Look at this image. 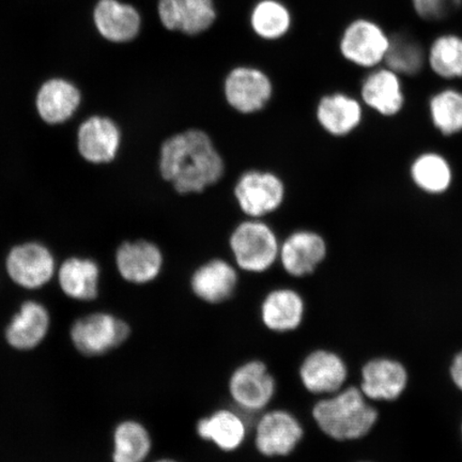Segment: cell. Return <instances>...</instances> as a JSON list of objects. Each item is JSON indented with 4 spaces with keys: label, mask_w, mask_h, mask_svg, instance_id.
Instances as JSON below:
<instances>
[{
    "label": "cell",
    "mask_w": 462,
    "mask_h": 462,
    "mask_svg": "<svg viewBox=\"0 0 462 462\" xmlns=\"http://www.w3.org/2000/svg\"><path fill=\"white\" fill-rule=\"evenodd\" d=\"M159 171L178 194H201L221 181L225 162L211 136L192 128L175 133L162 143Z\"/></svg>",
    "instance_id": "1"
},
{
    "label": "cell",
    "mask_w": 462,
    "mask_h": 462,
    "mask_svg": "<svg viewBox=\"0 0 462 462\" xmlns=\"http://www.w3.org/2000/svg\"><path fill=\"white\" fill-rule=\"evenodd\" d=\"M360 388L348 386L325 396L311 409L318 429L337 442L360 440L377 424L378 410L367 402Z\"/></svg>",
    "instance_id": "2"
},
{
    "label": "cell",
    "mask_w": 462,
    "mask_h": 462,
    "mask_svg": "<svg viewBox=\"0 0 462 462\" xmlns=\"http://www.w3.org/2000/svg\"><path fill=\"white\" fill-rule=\"evenodd\" d=\"M228 244L236 267L247 273H267L279 260L281 245L275 231L260 218L236 225Z\"/></svg>",
    "instance_id": "3"
},
{
    "label": "cell",
    "mask_w": 462,
    "mask_h": 462,
    "mask_svg": "<svg viewBox=\"0 0 462 462\" xmlns=\"http://www.w3.org/2000/svg\"><path fill=\"white\" fill-rule=\"evenodd\" d=\"M228 393L241 411L259 413L273 401L276 381L267 364L260 360L246 361L231 373Z\"/></svg>",
    "instance_id": "4"
},
{
    "label": "cell",
    "mask_w": 462,
    "mask_h": 462,
    "mask_svg": "<svg viewBox=\"0 0 462 462\" xmlns=\"http://www.w3.org/2000/svg\"><path fill=\"white\" fill-rule=\"evenodd\" d=\"M240 210L250 218H262L284 204V181L273 171L252 170L242 173L234 188Z\"/></svg>",
    "instance_id": "5"
},
{
    "label": "cell",
    "mask_w": 462,
    "mask_h": 462,
    "mask_svg": "<svg viewBox=\"0 0 462 462\" xmlns=\"http://www.w3.org/2000/svg\"><path fill=\"white\" fill-rule=\"evenodd\" d=\"M304 438L301 421L288 410L263 412L255 429V448L265 458L291 456Z\"/></svg>",
    "instance_id": "6"
},
{
    "label": "cell",
    "mask_w": 462,
    "mask_h": 462,
    "mask_svg": "<svg viewBox=\"0 0 462 462\" xmlns=\"http://www.w3.org/2000/svg\"><path fill=\"white\" fill-rule=\"evenodd\" d=\"M130 327L125 320L111 314L96 313L80 318L71 328L75 348L84 356L107 354L125 343Z\"/></svg>",
    "instance_id": "7"
},
{
    "label": "cell",
    "mask_w": 462,
    "mask_h": 462,
    "mask_svg": "<svg viewBox=\"0 0 462 462\" xmlns=\"http://www.w3.org/2000/svg\"><path fill=\"white\" fill-rule=\"evenodd\" d=\"M224 96L234 111L256 114L267 106L273 96V85L268 75L255 68L239 67L225 79Z\"/></svg>",
    "instance_id": "8"
},
{
    "label": "cell",
    "mask_w": 462,
    "mask_h": 462,
    "mask_svg": "<svg viewBox=\"0 0 462 462\" xmlns=\"http://www.w3.org/2000/svg\"><path fill=\"white\" fill-rule=\"evenodd\" d=\"M303 388L313 395L328 396L344 389L348 367L342 356L328 349H316L306 356L299 368Z\"/></svg>",
    "instance_id": "9"
},
{
    "label": "cell",
    "mask_w": 462,
    "mask_h": 462,
    "mask_svg": "<svg viewBox=\"0 0 462 462\" xmlns=\"http://www.w3.org/2000/svg\"><path fill=\"white\" fill-rule=\"evenodd\" d=\"M5 268L15 284L26 289H38L54 275L55 260L48 247L38 242H27L10 251Z\"/></svg>",
    "instance_id": "10"
},
{
    "label": "cell",
    "mask_w": 462,
    "mask_h": 462,
    "mask_svg": "<svg viewBox=\"0 0 462 462\" xmlns=\"http://www.w3.org/2000/svg\"><path fill=\"white\" fill-rule=\"evenodd\" d=\"M116 267L123 279L132 284L146 285L158 279L164 255L152 241H125L116 252Z\"/></svg>",
    "instance_id": "11"
},
{
    "label": "cell",
    "mask_w": 462,
    "mask_h": 462,
    "mask_svg": "<svg viewBox=\"0 0 462 462\" xmlns=\"http://www.w3.org/2000/svg\"><path fill=\"white\" fill-rule=\"evenodd\" d=\"M326 240L311 230H297L280 247V262L288 275L302 279L313 274L327 257Z\"/></svg>",
    "instance_id": "12"
},
{
    "label": "cell",
    "mask_w": 462,
    "mask_h": 462,
    "mask_svg": "<svg viewBox=\"0 0 462 462\" xmlns=\"http://www.w3.org/2000/svg\"><path fill=\"white\" fill-rule=\"evenodd\" d=\"M361 377L360 390L367 400L374 402H394L409 384L407 368L390 357L367 361L362 367Z\"/></svg>",
    "instance_id": "13"
},
{
    "label": "cell",
    "mask_w": 462,
    "mask_h": 462,
    "mask_svg": "<svg viewBox=\"0 0 462 462\" xmlns=\"http://www.w3.org/2000/svg\"><path fill=\"white\" fill-rule=\"evenodd\" d=\"M390 38L371 21L357 20L346 29L340 51L357 66L371 68L384 60Z\"/></svg>",
    "instance_id": "14"
},
{
    "label": "cell",
    "mask_w": 462,
    "mask_h": 462,
    "mask_svg": "<svg viewBox=\"0 0 462 462\" xmlns=\"http://www.w3.org/2000/svg\"><path fill=\"white\" fill-rule=\"evenodd\" d=\"M121 140V131L114 120L103 116H92L79 125V152L89 163H111L117 157Z\"/></svg>",
    "instance_id": "15"
},
{
    "label": "cell",
    "mask_w": 462,
    "mask_h": 462,
    "mask_svg": "<svg viewBox=\"0 0 462 462\" xmlns=\"http://www.w3.org/2000/svg\"><path fill=\"white\" fill-rule=\"evenodd\" d=\"M239 284L238 271L221 258L208 260L190 276L189 287L194 296L210 305L228 301Z\"/></svg>",
    "instance_id": "16"
},
{
    "label": "cell",
    "mask_w": 462,
    "mask_h": 462,
    "mask_svg": "<svg viewBox=\"0 0 462 462\" xmlns=\"http://www.w3.org/2000/svg\"><path fill=\"white\" fill-rule=\"evenodd\" d=\"M305 318L304 299L292 288H276L265 294L260 305V319L269 331L286 334L297 331Z\"/></svg>",
    "instance_id": "17"
},
{
    "label": "cell",
    "mask_w": 462,
    "mask_h": 462,
    "mask_svg": "<svg viewBox=\"0 0 462 462\" xmlns=\"http://www.w3.org/2000/svg\"><path fill=\"white\" fill-rule=\"evenodd\" d=\"M158 13L165 28L187 34L205 32L216 20L212 0H160Z\"/></svg>",
    "instance_id": "18"
},
{
    "label": "cell",
    "mask_w": 462,
    "mask_h": 462,
    "mask_svg": "<svg viewBox=\"0 0 462 462\" xmlns=\"http://www.w3.org/2000/svg\"><path fill=\"white\" fill-rule=\"evenodd\" d=\"M201 440L210 442L225 453L238 450L247 436L246 421L233 409L221 408L201 418L196 424Z\"/></svg>",
    "instance_id": "19"
},
{
    "label": "cell",
    "mask_w": 462,
    "mask_h": 462,
    "mask_svg": "<svg viewBox=\"0 0 462 462\" xmlns=\"http://www.w3.org/2000/svg\"><path fill=\"white\" fill-rule=\"evenodd\" d=\"M94 22L101 36L114 43L132 42L142 25L138 11L119 0H100L96 5Z\"/></svg>",
    "instance_id": "20"
},
{
    "label": "cell",
    "mask_w": 462,
    "mask_h": 462,
    "mask_svg": "<svg viewBox=\"0 0 462 462\" xmlns=\"http://www.w3.org/2000/svg\"><path fill=\"white\" fill-rule=\"evenodd\" d=\"M82 100L78 87L65 79H51L40 87L36 97L37 112L44 123L55 125L72 117Z\"/></svg>",
    "instance_id": "21"
},
{
    "label": "cell",
    "mask_w": 462,
    "mask_h": 462,
    "mask_svg": "<svg viewBox=\"0 0 462 462\" xmlns=\"http://www.w3.org/2000/svg\"><path fill=\"white\" fill-rule=\"evenodd\" d=\"M50 314L42 304L27 301L5 328V339L16 350H31L42 343L50 328Z\"/></svg>",
    "instance_id": "22"
},
{
    "label": "cell",
    "mask_w": 462,
    "mask_h": 462,
    "mask_svg": "<svg viewBox=\"0 0 462 462\" xmlns=\"http://www.w3.org/2000/svg\"><path fill=\"white\" fill-rule=\"evenodd\" d=\"M316 117L328 134L345 136L361 124L362 107L354 97L344 94L325 96L318 103Z\"/></svg>",
    "instance_id": "23"
},
{
    "label": "cell",
    "mask_w": 462,
    "mask_h": 462,
    "mask_svg": "<svg viewBox=\"0 0 462 462\" xmlns=\"http://www.w3.org/2000/svg\"><path fill=\"white\" fill-rule=\"evenodd\" d=\"M61 291L69 298L92 301L99 294L100 268L94 260L72 257L62 263L60 274Z\"/></svg>",
    "instance_id": "24"
},
{
    "label": "cell",
    "mask_w": 462,
    "mask_h": 462,
    "mask_svg": "<svg viewBox=\"0 0 462 462\" xmlns=\"http://www.w3.org/2000/svg\"><path fill=\"white\" fill-rule=\"evenodd\" d=\"M363 101L383 116H393L403 106V94L398 74L381 69L369 74L362 86Z\"/></svg>",
    "instance_id": "25"
},
{
    "label": "cell",
    "mask_w": 462,
    "mask_h": 462,
    "mask_svg": "<svg viewBox=\"0 0 462 462\" xmlns=\"http://www.w3.org/2000/svg\"><path fill=\"white\" fill-rule=\"evenodd\" d=\"M113 462H146L152 449V439L140 421H121L114 431Z\"/></svg>",
    "instance_id": "26"
},
{
    "label": "cell",
    "mask_w": 462,
    "mask_h": 462,
    "mask_svg": "<svg viewBox=\"0 0 462 462\" xmlns=\"http://www.w3.org/2000/svg\"><path fill=\"white\" fill-rule=\"evenodd\" d=\"M384 60L388 69L398 75H417L423 69L424 51L408 34H395L390 39Z\"/></svg>",
    "instance_id": "27"
},
{
    "label": "cell",
    "mask_w": 462,
    "mask_h": 462,
    "mask_svg": "<svg viewBox=\"0 0 462 462\" xmlns=\"http://www.w3.org/2000/svg\"><path fill=\"white\" fill-rule=\"evenodd\" d=\"M411 175L420 189L431 194L444 192L452 182V171L447 160L436 153H426L415 160Z\"/></svg>",
    "instance_id": "28"
},
{
    "label": "cell",
    "mask_w": 462,
    "mask_h": 462,
    "mask_svg": "<svg viewBox=\"0 0 462 462\" xmlns=\"http://www.w3.org/2000/svg\"><path fill=\"white\" fill-rule=\"evenodd\" d=\"M251 23L259 37L274 40L289 31L291 16L284 5L275 0H263L253 10Z\"/></svg>",
    "instance_id": "29"
},
{
    "label": "cell",
    "mask_w": 462,
    "mask_h": 462,
    "mask_svg": "<svg viewBox=\"0 0 462 462\" xmlns=\"http://www.w3.org/2000/svg\"><path fill=\"white\" fill-rule=\"evenodd\" d=\"M430 63L439 77L462 78V39L454 34L438 38L431 45Z\"/></svg>",
    "instance_id": "30"
},
{
    "label": "cell",
    "mask_w": 462,
    "mask_h": 462,
    "mask_svg": "<svg viewBox=\"0 0 462 462\" xmlns=\"http://www.w3.org/2000/svg\"><path fill=\"white\" fill-rule=\"evenodd\" d=\"M433 125L444 135L462 131V94L456 90L439 92L430 101Z\"/></svg>",
    "instance_id": "31"
},
{
    "label": "cell",
    "mask_w": 462,
    "mask_h": 462,
    "mask_svg": "<svg viewBox=\"0 0 462 462\" xmlns=\"http://www.w3.org/2000/svg\"><path fill=\"white\" fill-rule=\"evenodd\" d=\"M413 7L421 19L438 21L444 19L461 5V0H412Z\"/></svg>",
    "instance_id": "32"
},
{
    "label": "cell",
    "mask_w": 462,
    "mask_h": 462,
    "mask_svg": "<svg viewBox=\"0 0 462 462\" xmlns=\"http://www.w3.org/2000/svg\"><path fill=\"white\" fill-rule=\"evenodd\" d=\"M449 377L454 385L462 392V350L454 356L449 366Z\"/></svg>",
    "instance_id": "33"
},
{
    "label": "cell",
    "mask_w": 462,
    "mask_h": 462,
    "mask_svg": "<svg viewBox=\"0 0 462 462\" xmlns=\"http://www.w3.org/2000/svg\"><path fill=\"white\" fill-rule=\"evenodd\" d=\"M152 462H179L176 459L170 458V457H164V458H159L157 460H154Z\"/></svg>",
    "instance_id": "34"
},
{
    "label": "cell",
    "mask_w": 462,
    "mask_h": 462,
    "mask_svg": "<svg viewBox=\"0 0 462 462\" xmlns=\"http://www.w3.org/2000/svg\"><path fill=\"white\" fill-rule=\"evenodd\" d=\"M461 436H462V425H461Z\"/></svg>",
    "instance_id": "35"
},
{
    "label": "cell",
    "mask_w": 462,
    "mask_h": 462,
    "mask_svg": "<svg viewBox=\"0 0 462 462\" xmlns=\"http://www.w3.org/2000/svg\"><path fill=\"white\" fill-rule=\"evenodd\" d=\"M364 462H367V461H364Z\"/></svg>",
    "instance_id": "36"
}]
</instances>
